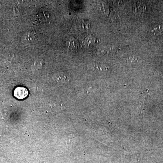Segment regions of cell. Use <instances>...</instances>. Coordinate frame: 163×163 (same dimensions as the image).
<instances>
[{"mask_svg":"<svg viewBox=\"0 0 163 163\" xmlns=\"http://www.w3.org/2000/svg\"><path fill=\"white\" fill-rule=\"evenodd\" d=\"M28 90L26 88L18 87L15 90L14 95L18 99H22L26 98L28 96Z\"/></svg>","mask_w":163,"mask_h":163,"instance_id":"1","label":"cell"},{"mask_svg":"<svg viewBox=\"0 0 163 163\" xmlns=\"http://www.w3.org/2000/svg\"><path fill=\"white\" fill-rule=\"evenodd\" d=\"M144 9L145 7L142 3L137 2L133 6V11L135 13L139 14L144 12Z\"/></svg>","mask_w":163,"mask_h":163,"instance_id":"2","label":"cell"},{"mask_svg":"<svg viewBox=\"0 0 163 163\" xmlns=\"http://www.w3.org/2000/svg\"><path fill=\"white\" fill-rule=\"evenodd\" d=\"M54 77L55 79L58 81H60L61 80V81H65V80L67 78L66 77V75L63 73H57L56 75H55Z\"/></svg>","mask_w":163,"mask_h":163,"instance_id":"3","label":"cell"}]
</instances>
